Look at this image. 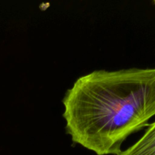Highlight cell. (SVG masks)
<instances>
[{"mask_svg": "<svg viewBox=\"0 0 155 155\" xmlns=\"http://www.w3.org/2000/svg\"><path fill=\"white\" fill-rule=\"evenodd\" d=\"M62 102L74 143L119 155L124 141L155 116V68L93 71L77 79Z\"/></svg>", "mask_w": 155, "mask_h": 155, "instance_id": "cell-1", "label": "cell"}, {"mask_svg": "<svg viewBox=\"0 0 155 155\" xmlns=\"http://www.w3.org/2000/svg\"><path fill=\"white\" fill-rule=\"evenodd\" d=\"M154 3H155V0H154Z\"/></svg>", "mask_w": 155, "mask_h": 155, "instance_id": "cell-3", "label": "cell"}, {"mask_svg": "<svg viewBox=\"0 0 155 155\" xmlns=\"http://www.w3.org/2000/svg\"><path fill=\"white\" fill-rule=\"evenodd\" d=\"M119 155H155V122L149 124L138 142Z\"/></svg>", "mask_w": 155, "mask_h": 155, "instance_id": "cell-2", "label": "cell"}]
</instances>
